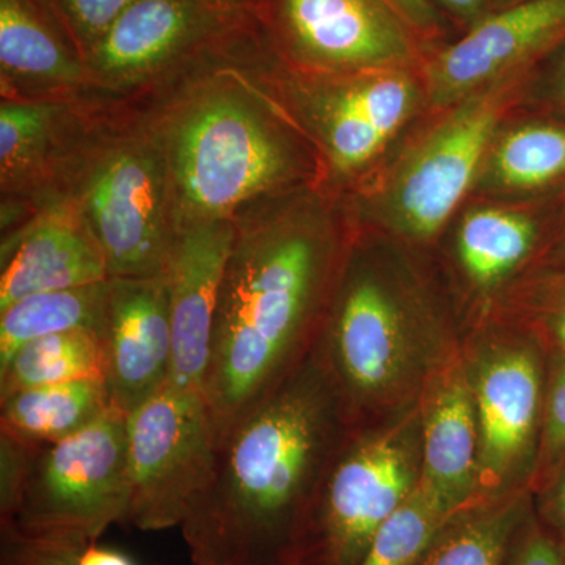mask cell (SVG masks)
Returning a JSON list of instances; mask_svg holds the SVG:
<instances>
[{
	"label": "cell",
	"mask_w": 565,
	"mask_h": 565,
	"mask_svg": "<svg viewBox=\"0 0 565 565\" xmlns=\"http://www.w3.org/2000/svg\"><path fill=\"white\" fill-rule=\"evenodd\" d=\"M564 84H565V76H564Z\"/></svg>",
	"instance_id": "obj_40"
},
{
	"label": "cell",
	"mask_w": 565,
	"mask_h": 565,
	"mask_svg": "<svg viewBox=\"0 0 565 565\" xmlns=\"http://www.w3.org/2000/svg\"><path fill=\"white\" fill-rule=\"evenodd\" d=\"M565 177V126L531 122L494 139L478 182L486 191L527 192Z\"/></svg>",
	"instance_id": "obj_24"
},
{
	"label": "cell",
	"mask_w": 565,
	"mask_h": 565,
	"mask_svg": "<svg viewBox=\"0 0 565 565\" xmlns=\"http://www.w3.org/2000/svg\"><path fill=\"white\" fill-rule=\"evenodd\" d=\"M162 207V178L151 158L121 152L103 167L92 182L88 210L109 278L166 273L174 234Z\"/></svg>",
	"instance_id": "obj_13"
},
{
	"label": "cell",
	"mask_w": 565,
	"mask_h": 565,
	"mask_svg": "<svg viewBox=\"0 0 565 565\" xmlns=\"http://www.w3.org/2000/svg\"><path fill=\"white\" fill-rule=\"evenodd\" d=\"M563 565H565V550H564V561H563Z\"/></svg>",
	"instance_id": "obj_39"
},
{
	"label": "cell",
	"mask_w": 565,
	"mask_h": 565,
	"mask_svg": "<svg viewBox=\"0 0 565 565\" xmlns=\"http://www.w3.org/2000/svg\"><path fill=\"white\" fill-rule=\"evenodd\" d=\"M520 76L504 77L467 96L416 141L379 195V217L385 226L418 243L444 228L478 181Z\"/></svg>",
	"instance_id": "obj_6"
},
{
	"label": "cell",
	"mask_w": 565,
	"mask_h": 565,
	"mask_svg": "<svg viewBox=\"0 0 565 565\" xmlns=\"http://www.w3.org/2000/svg\"><path fill=\"white\" fill-rule=\"evenodd\" d=\"M523 2V0H490L492 3V11L508 9V7L515 6V3Z\"/></svg>",
	"instance_id": "obj_38"
},
{
	"label": "cell",
	"mask_w": 565,
	"mask_h": 565,
	"mask_svg": "<svg viewBox=\"0 0 565 565\" xmlns=\"http://www.w3.org/2000/svg\"><path fill=\"white\" fill-rule=\"evenodd\" d=\"M107 280L106 258L93 234L71 222H46L22 236L3 262L0 311L33 294Z\"/></svg>",
	"instance_id": "obj_17"
},
{
	"label": "cell",
	"mask_w": 565,
	"mask_h": 565,
	"mask_svg": "<svg viewBox=\"0 0 565 565\" xmlns=\"http://www.w3.org/2000/svg\"><path fill=\"white\" fill-rule=\"evenodd\" d=\"M539 452L545 463L565 456V356L557 363L546 386Z\"/></svg>",
	"instance_id": "obj_32"
},
{
	"label": "cell",
	"mask_w": 565,
	"mask_h": 565,
	"mask_svg": "<svg viewBox=\"0 0 565 565\" xmlns=\"http://www.w3.org/2000/svg\"><path fill=\"white\" fill-rule=\"evenodd\" d=\"M281 46L316 68H411L423 43L384 0H263Z\"/></svg>",
	"instance_id": "obj_10"
},
{
	"label": "cell",
	"mask_w": 565,
	"mask_h": 565,
	"mask_svg": "<svg viewBox=\"0 0 565 565\" xmlns=\"http://www.w3.org/2000/svg\"><path fill=\"white\" fill-rule=\"evenodd\" d=\"M111 407L102 381L33 386L0 396V437L24 445L61 441Z\"/></svg>",
	"instance_id": "obj_18"
},
{
	"label": "cell",
	"mask_w": 565,
	"mask_h": 565,
	"mask_svg": "<svg viewBox=\"0 0 565 565\" xmlns=\"http://www.w3.org/2000/svg\"><path fill=\"white\" fill-rule=\"evenodd\" d=\"M422 479V415L352 435L316 497L297 565H360L379 527Z\"/></svg>",
	"instance_id": "obj_5"
},
{
	"label": "cell",
	"mask_w": 565,
	"mask_h": 565,
	"mask_svg": "<svg viewBox=\"0 0 565 565\" xmlns=\"http://www.w3.org/2000/svg\"><path fill=\"white\" fill-rule=\"evenodd\" d=\"M419 487L448 515L478 504L479 437L467 360L449 352L422 392Z\"/></svg>",
	"instance_id": "obj_16"
},
{
	"label": "cell",
	"mask_w": 565,
	"mask_h": 565,
	"mask_svg": "<svg viewBox=\"0 0 565 565\" xmlns=\"http://www.w3.org/2000/svg\"><path fill=\"white\" fill-rule=\"evenodd\" d=\"M288 156L269 126L232 96L203 103L177 137L174 169L191 221L226 218L288 173Z\"/></svg>",
	"instance_id": "obj_8"
},
{
	"label": "cell",
	"mask_w": 565,
	"mask_h": 565,
	"mask_svg": "<svg viewBox=\"0 0 565 565\" xmlns=\"http://www.w3.org/2000/svg\"><path fill=\"white\" fill-rule=\"evenodd\" d=\"M128 414L111 407L55 444L0 437V530L92 544L129 511Z\"/></svg>",
	"instance_id": "obj_3"
},
{
	"label": "cell",
	"mask_w": 565,
	"mask_h": 565,
	"mask_svg": "<svg viewBox=\"0 0 565 565\" xmlns=\"http://www.w3.org/2000/svg\"><path fill=\"white\" fill-rule=\"evenodd\" d=\"M338 95L386 140L403 128L418 103V87L408 68L367 71Z\"/></svg>",
	"instance_id": "obj_26"
},
{
	"label": "cell",
	"mask_w": 565,
	"mask_h": 565,
	"mask_svg": "<svg viewBox=\"0 0 565 565\" xmlns=\"http://www.w3.org/2000/svg\"><path fill=\"white\" fill-rule=\"evenodd\" d=\"M110 404L131 414L172 374L173 344L166 275L109 278L103 330Z\"/></svg>",
	"instance_id": "obj_15"
},
{
	"label": "cell",
	"mask_w": 565,
	"mask_h": 565,
	"mask_svg": "<svg viewBox=\"0 0 565 565\" xmlns=\"http://www.w3.org/2000/svg\"><path fill=\"white\" fill-rule=\"evenodd\" d=\"M429 2L438 11H446L452 20L462 24L465 31L473 28L487 14L492 13L490 0H429Z\"/></svg>",
	"instance_id": "obj_35"
},
{
	"label": "cell",
	"mask_w": 565,
	"mask_h": 565,
	"mask_svg": "<svg viewBox=\"0 0 565 565\" xmlns=\"http://www.w3.org/2000/svg\"><path fill=\"white\" fill-rule=\"evenodd\" d=\"M563 546L530 512L516 530L503 565H563Z\"/></svg>",
	"instance_id": "obj_31"
},
{
	"label": "cell",
	"mask_w": 565,
	"mask_h": 565,
	"mask_svg": "<svg viewBox=\"0 0 565 565\" xmlns=\"http://www.w3.org/2000/svg\"><path fill=\"white\" fill-rule=\"evenodd\" d=\"M384 2L423 44L444 35L445 17L429 0H384Z\"/></svg>",
	"instance_id": "obj_33"
},
{
	"label": "cell",
	"mask_w": 565,
	"mask_h": 565,
	"mask_svg": "<svg viewBox=\"0 0 565 565\" xmlns=\"http://www.w3.org/2000/svg\"><path fill=\"white\" fill-rule=\"evenodd\" d=\"M109 280L82 288L33 294L0 311V366L36 338L93 329L103 332Z\"/></svg>",
	"instance_id": "obj_23"
},
{
	"label": "cell",
	"mask_w": 565,
	"mask_h": 565,
	"mask_svg": "<svg viewBox=\"0 0 565 565\" xmlns=\"http://www.w3.org/2000/svg\"><path fill=\"white\" fill-rule=\"evenodd\" d=\"M478 423V503L519 492L541 444L544 377L533 344L514 338L481 345L467 360Z\"/></svg>",
	"instance_id": "obj_9"
},
{
	"label": "cell",
	"mask_w": 565,
	"mask_h": 565,
	"mask_svg": "<svg viewBox=\"0 0 565 565\" xmlns=\"http://www.w3.org/2000/svg\"><path fill=\"white\" fill-rule=\"evenodd\" d=\"M76 381H107V351L103 332L70 330L36 338L0 366V396L33 386Z\"/></svg>",
	"instance_id": "obj_22"
},
{
	"label": "cell",
	"mask_w": 565,
	"mask_h": 565,
	"mask_svg": "<svg viewBox=\"0 0 565 565\" xmlns=\"http://www.w3.org/2000/svg\"><path fill=\"white\" fill-rule=\"evenodd\" d=\"M54 109L39 104L3 106L0 111L2 173L20 172L35 158L50 129Z\"/></svg>",
	"instance_id": "obj_28"
},
{
	"label": "cell",
	"mask_w": 565,
	"mask_h": 565,
	"mask_svg": "<svg viewBox=\"0 0 565 565\" xmlns=\"http://www.w3.org/2000/svg\"><path fill=\"white\" fill-rule=\"evenodd\" d=\"M332 252L326 234L308 223H275L237 237L204 382L217 446L313 351Z\"/></svg>",
	"instance_id": "obj_2"
},
{
	"label": "cell",
	"mask_w": 565,
	"mask_h": 565,
	"mask_svg": "<svg viewBox=\"0 0 565 565\" xmlns=\"http://www.w3.org/2000/svg\"><path fill=\"white\" fill-rule=\"evenodd\" d=\"M250 0H136L88 54L110 79H132L237 29Z\"/></svg>",
	"instance_id": "obj_14"
},
{
	"label": "cell",
	"mask_w": 565,
	"mask_h": 565,
	"mask_svg": "<svg viewBox=\"0 0 565 565\" xmlns=\"http://www.w3.org/2000/svg\"><path fill=\"white\" fill-rule=\"evenodd\" d=\"M316 344L353 419L422 393L451 352L384 270L359 262L344 275Z\"/></svg>",
	"instance_id": "obj_4"
},
{
	"label": "cell",
	"mask_w": 565,
	"mask_h": 565,
	"mask_svg": "<svg viewBox=\"0 0 565 565\" xmlns=\"http://www.w3.org/2000/svg\"><path fill=\"white\" fill-rule=\"evenodd\" d=\"M84 546L0 530V565H77Z\"/></svg>",
	"instance_id": "obj_30"
},
{
	"label": "cell",
	"mask_w": 565,
	"mask_h": 565,
	"mask_svg": "<svg viewBox=\"0 0 565 565\" xmlns=\"http://www.w3.org/2000/svg\"><path fill=\"white\" fill-rule=\"evenodd\" d=\"M63 32L36 0H0L2 68L31 79L76 81L79 62L63 40Z\"/></svg>",
	"instance_id": "obj_20"
},
{
	"label": "cell",
	"mask_w": 565,
	"mask_h": 565,
	"mask_svg": "<svg viewBox=\"0 0 565 565\" xmlns=\"http://www.w3.org/2000/svg\"><path fill=\"white\" fill-rule=\"evenodd\" d=\"M530 512L523 492L470 505L445 523L415 565H503Z\"/></svg>",
	"instance_id": "obj_19"
},
{
	"label": "cell",
	"mask_w": 565,
	"mask_h": 565,
	"mask_svg": "<svg viewBox=\"0 0 565 565\" xmlns=\"http://www.w3.org/2000/svg\"><path fill=\"white\" fill-rule=\"evenodd\" d=\"M90 54L122 11L136 0H36Z\"/></svg>",
	"instance_id": "obj_29"
},
{
	"label": "cell",
	"mask_w": 565,
	"mask_h": 565,
	"mask_svg": "<svg viewBox=\"0 0 565 565\" xmlns=\"http://www.w3.org/2000/svg\"><path fill=\"white\" fill-rule=\"evenodd\" d=\"M550 332H552L557 348L565 353V297L553 311L552 319H550Z\"/></svg>",
	"instance_id": "obj_37"
},
{
	"label": "cell",
	"mask_w": 565,
	"mask_h": 565,
	"mask_svg": "<svg viewBox=\"0 0 565 565\" xmlns=\"http://www.w3.org/2000/svg\"><path fill=\"white\" fill-rule=\"evenodd\" d=\"M451 516L418 486L379 527L360 565H415Z\"/></svg>",
	"instance_id": "obj_25"
},
{
	"label": "cell",
	"mask_w": 565,
	"mask_h": 565,
	"mask_svg": "<svg viewBox=\"0 0 565 565\" xmlns=\"http://www.w3.org/2000/svg\"><path fill=\"white\" fill-rule=\"evenodd\" d=\"M318 344L226 435L181 531L193 565H297L316 497L351 437Z\"/></svg>",
	"instance_id": "obj_1"
},
{
	"label": "cell",
	"mask_w": 565,
	"mask_h": 565,
	"mask_svg": "<svg viewBox=\"0 0 565 565\" xmlns=\"http://www.w3.org/2000/svg\"><path fill=\"white\" fill-rule=\"evenodd\" d=\"M539 522L565 550V456L556 478L546 486L539 504Z\"/></svg>",
	"instance_id": "obj_34"
},
{
	"label": "cell",
	"mask_w": 565,
	"mask_h": 565,
	"mask_svg": "<svg viewBox=\"0 0 565 565\" xmlns=\"http://www.w3.org/2000/svg\"><path fill=\"white\" fill-rule=\"evenodd\" d=\"M228 218L191 221L174 234L166 267L173 360L169 384L204 394L226 267L237 243Z\"/></svg>",
	"instance_id": "obj_12"
},
{
	"label": "cell",
	"mask_w": 565,
	"mask_h": 565,
	"mask_svg": "<svg viewBox=\"0 0 565 565\" xmlns=\"http://www.w3.org/2000/svg\"><path fill=\"white\" fill-rule=\"evenodd\" d=\"M215 449L203 393L167 384L134 408L126 423V522L141 531L180 527L210 478Z\"/></svg>",
	"instance_id": "obj_7"
},
{
	"label": "cell",
	"mask_w": 565,
	"mask_h": 565,
	"mask_svg": "<svg viewBox=\"0 0 565 565\" xmlns=\"http://www.w3.org/2000/svg\"><path fill=\"white\" fill-rule=\"evenodd\" d=\"M77 565H140L134 557L120 550L99 545L98 542L85 545L82 548L79 564Z\"/></svg>",
	"instance_id": "obj_36"
},
{
	"label": "cell",
	"mask_w": 565,
	"mask_h": 565,
	"mask_svg": "<svg viewBox=\"0 0 565 565\" xmlns=\"http://www.w3.org/2000/svg\"><path fill=\"white\" fill-rule=\"evenodd\" d=\"M323 136L338 169H359L388 143L377 129L333 93L323 106Z\"/></svg>",
	"instance_id": "obj_27"
},
{
	"label": "cell",
	"mask_w": 565,
	"mask_h": 565,
	"mask_svg": "<svg viewBox=\"0 0 565 565\" xmlns=\"http://www.w3.org/2000/svg\"><path fill=\"white\" fill-rule=\"evenodd\" d=\"M564 253H565V245H564Z\"/></svg>",
	"instance_id": "obj_41"
},
{
	"label": "cell",
	"mask_w": 565,
	"mask_h": 565,
	"mask_svg": "<svg viewBox=\"0 0 565 565\" xmlns=\"http://www.w3.org/2000/svg\"><path fill=\"white\" fill-rule=\"evenodd\" d=\"M537 239L530 215L503 207L465 214L457 233V256L468 280L482 291L497 288L525 262Z\"/></svg>",
	"instance_id": "obj_21"
},
{
	"label": "cell",
	"mask_w": 565,
	"mask_h": 565,
	"mask_svg": "<svg viewBox=\"0 0 565 565\" xmlns=\"http://www.w3.org/2000/svg\"><path fill=\"white\" fill-rule=\"evenodd\" d=\"M565 41V0H523L494 10L435 52L426 65L429 99L452 107L531 63Z\"/></svg>",
	"instance_id": "obj_11"
}]
</instances>
